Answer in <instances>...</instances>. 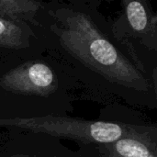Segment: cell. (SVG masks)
<instances>
[{"instance_id": "obj_2", "label": "cell", "mask_w": 157, "mask_h": 157, "mask_svg": "<svg viewBox=\"0 0 157 157\" xmlns=\"http://www.w3.org/2000/svg\"><path fill=\"white\" fill-rule=\"evenodd\" d=\"M79 86L68 77L55 62L46 56L22 63L0 75V96L25 99V103H51L57 99L71 102L70 90Z\"/></svg>"}, {"instance_id": "obj_6", "label": "cell", "mask_w": 157, "mask_h": 157, "mask_svg": "<svg viewBox=\"0 0 157 157\" xmlns=\"http://www.w3.org/2000/svg\"><path fill=\"white\" fill-rule=\"evenodd\" d=\"M98 157H157V128L135 125L126 135L96 145Z\"/></svg>"}, {"instance_id": "obj_5", "label": "cell", "mask_w": 157, "mask_h": 157, "mask_svg": "<svg viewBox=\"0 0 157 157\" xmlns=\"http://www.w3.org/2000/svg\"><path fill=\"white\" fill-rule=\"evenodd\" d=\"M45 52L42 29L0 17V75L22 63L44 57Z\"/></svg>"}, {"instance_id": "obj_8", "label": "cell", "mask_w": 157, "mask_h": 157, "mask_svg": "<svg viewBox=\"0 0 157 157\" xmlns=\"http://www.w3.org/2000/svg\"><path fill=\"white\" fill-rule=\"evenodd\" d=\"M48 2L37 0H0V17L27 23L36 29H42Z\"/></svg>"}, {"instance_id": "obj_1", "label": "cell", "mask_w": 157, "mask_h": 157, "mask_svg": "<svg viewBox=\"0 0 157 157\" xmlns=\"http://www.w3.org/2000/svg\"><path fill=\"white\" fill-rule=\"evenodd\" d=\"M98 0L48 2L42 32L46 57L91 96L157 108V70L137 62L115 39Z\"/></svg>"}, {"instance_id": "obj_7", "label": "cell", "mask_w": 157, "mask_h": 157, "mask_svg": "<svg viewBox=\"0 0 157 157\" xmlns=\"http://www.w3.org/2000/svg\"><path fill=\"white\" fill-rule=\"evenodd\" d=\"M15 132V137H10L9 133L6 139L0 144V157H56L64 155H56L50 150L56 146L55 144H52L59 139H54L50 144H47L53 137L31 132H26V134L22 133L23 132Z\"/></svg>"}, {"instance_id": "obj_3", "label": "cell", "mask_w": 157, "mask_h": 157, "mask_svg": "<svg viewBox=\"0 0 157 157\" xmlns=\"http://www.w3.org/2000/svg\"><path fill=\"white\" fill-rule=\"evenodd\" d=\"M135 124L104 121H87L66 115L36 118L0 119V128L75 141L79 144H109L129 133Z\"/></svg>"}, {"instance_id": "obj_4", "label": "cell", "mask_w": 157, "mask_h": 157, "mask_svg": "<svg viewBox=\"0 0 157 157\" xmlns=\"http://www.w3.org/2000/svg\"><path fill=\"white\" fill-rule=\"evenodd\" d=\"M121 6V14L110 22L112 34L137 62L151 69L143 51L156 55V13L146 0H123Z\"/></svg>"}]
</instances>
